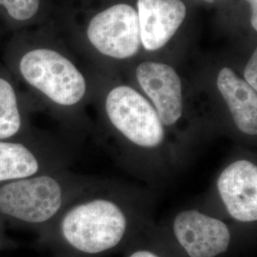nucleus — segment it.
Returning a JSON list of instances; mask_svg holds the SVG:
<instances>
[{"mask_svg":"<svg viewBox=\"0 0 257 257\" xmlns=\"http://www.w3.org/2000/svg\"><path fill=\"white\" fill-rule=\"evenodd\" d=\"M127 229L125 212L107 199L81 203L68 211L61 221L65 240L85 253H99L114 248Z\"/></svg>","mask_w":257,"mask_h":257,"instance_id":"1","label":"nucleus"},{"mask_svg":"<svg viewBox=\"0 0 257 257\" xmlns=\"http://www.w3.org/2000/svg\"><path fill=\"white\" fill-rule=\"evenodd\" d=\"M19 70L29 85L58 105L74 106L86 93L83 74L68 58L53 50L28 52L20 60Z\"/></svg>","mask_w":257,"mask_h":257,"instance_id":"2","label":"nucleus"},{"mask_svg":"<svg viewBox=\"0 0 257 257\" xmlns=\"http://www.w3.org/2000/svg\"><path fill=\"white\" fill-rule=\"evenodd\" d=\"M106 111L111 125L131 143L155 149L165 139V128L154 106L128 86H117L106 98Z\"/></svg>","mask_w":257,"mask_h":257,"instance_id":"3","label":"nucleus"},{"mask_svg":"<svg viewBox=\"0 0 257 257\" xmlns=\"http://www.w3.org/2000/svg\"><path fill=\"white\" fill-rule=\"evenodd\" d=\"M63 190L50 175H33L0 186V212L30 224L44 223L61 209Z\"/></svg>","mask_w":257,"mask_h":257,"instance_id":"4","label":"nucleus"},{"mask_svg":"<svg viewBox=\"0 0 257 257\" xmlns=\"http://www.w3.org/2000/svg\"><path fill=\"white\" fill-rule=\"evenodd\" d=\"M87 36L102 55L117 59L134 56L141 45L138 12L128 4L104 10L91 20Z\"/></svg>","mask_w":257,"mask_h":257,"instance_id":"5","label":"nucleus"},{"mask_svg":"<svg viewBox=\"0 0 257 257\" xmlns=\"http://www.w3.org/2000/svg\"><path fill=\"white\" fill-rule=\"evenodd\" d=\"M175 237L190 257H215L230 246L228 226L197 210L179 212L174 221Z\"/></svg>","mask_w":257,"mask_h":257,"instance_id":"6","label":"nucleus"},{"mask_svg":"<svg viewBox=\"0 0 257 257\" xmlns=\"http://www.w3.org/2000/svg\"><path fill=\"white\" fill-rule=\"evenodd\" d=\"M137 78L162 124H176L183 114V93L181 79L175 69L170 65L147 61L138 66Z\"/></svg>","mask_w":257,"mask_h":257,"instance_id":"7","label":"nucleus"},{"mask_svg":"<svg viewBox=\"0 0 257 257\" xmlns=\"http://www.w3.org/2000/svg\"><path fill=\"white\" fill-rule=\"evenodd\" d=\"M217 191L230 216L250 223L257 220V167L247 159L227 166L218 176Z\"/></svg>","mask_w":257,"mask_h":257,"instance_id":"8","label":"nucleus"},{"mask_svg":"<svg viewBox=\"0 0 257 257\" xmlns=\"http://www.w3.org/2000/svg\"><path fill=\"white\" fill-rule=\"evenodd\" d=\"M141 44L148 51H156L174 37L186 18L181 0H138Z\"/></svg>","mask_w":257,"mask_h":257,"instance_id":"9","label":"nucleus"},{"mask_svg":"<svg viewBox=\"0 0 257 257\" xmlns=\"http://www.w3.org/2000/svg\"><path fill=\"white\" fill-rule=\"evenodd\" d=\"M216 84L236 128L247 136L256 137V91L228 67L221 69Z\"/></svg>","mask_w":257,"mask_h":257,"instance_id":"10","label":"nucleus"},{"mask_svg":"<svg viewBox=\"0 0 257 257\" xmlns=\"http://www.w3.org/2000/svg\"><path fill=\"white\" fill-rule=\"evenodd\" d=\"M39 162L25 145L0 141V184L36 175Z\"/></svg>","mask_w":257,"mask_h":257,"instance_id":"11","label":"nucleus"},{"mask_svg":"<svg viewBox=\"0 0 257 257\" xmlns=\"http://www.w3.org/2000/svg\"><path fill=\"white\" fill-rule=\"evenodd\" d=\"M21 123L15 89L8 80L0 77V141L15 137Z\"/></svg>","mask_w":257,"mask_h":257,"instance_id":"12","label":"nucleus"},{"mask_svg":"<svg viewBox=\"0 0 257 257\" xmlns=\"http://www.w3.org/2000/svg\"><path fill=\"white\" fill-rule=\"evenodd\" d=\"M0 5L6 9L11 18L25 21L35 17L39 9L40 0H0Z\"/></svg>","mask_w":257,"mask_h":257,"instance_id":"13","label":"nucleus"},{"mask_svg":"<svg viewBox=\"0 0 257 257\" xmlns=\"http://www.w3.org/2000/svg\"><path fill=\"white\" fill-rule=\"evenodd\" d=\"M245 81L257 91V51L255 50L250 56L244 71Z\"/></svg>","mask_w":257,"mask_h":257,"instance_id":"14","label":"nucleus"},{"mask_svg":"<svg viewBox=\"0 0 257 257\" xmlns=\"http://www.w3.org/2000/svg\"><path fill=\"white\" fill-rule=\"evenodd\" d=\"M251 7V26L257 30V0H247Z\"/></svg>","mask_w":257,"mask_h":257,"instance_id":"15","label":"nucleus"},{"mask_svg":"<svg viewBox=\"0 0 257 257\" xmlns=\"http://www.w3.org/2000/svg\"><path fill=\"white\" fill-rule=\"evenodd\" d=\"M130 257H159L156 253L148 251V250H138L133 253Z\"/></svg>","mask_w":257,"mask_h":257,"instance_id":"16","label":"nucleus"},{"mask_svg":"<svg viewBox=\"0 0 257 257\" xmlns=\"http://www.w3.org/2000/svg\"><path fill=\"white\" fill-rule=\"evenodd\" d=\"M203 1H205V2H208V3H211V2H214L215 0H203Z\"/></svg>","mask_w":257,"mask_h":257,"instance_id":"17","label":"nucleus"}]
</instances>
